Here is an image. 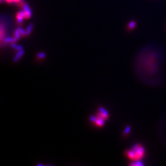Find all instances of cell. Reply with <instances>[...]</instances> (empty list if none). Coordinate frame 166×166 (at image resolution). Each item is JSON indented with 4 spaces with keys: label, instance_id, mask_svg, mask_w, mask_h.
<instances>
[{
    "label": "cell",
    "instance_id": "obj_12",
    "mask_svg": "<svg viewBox=\"0 0 166 166\" xmlns=\"http://www.w3.org/2000/svg\"><path fill=\"white\" fill-rule=\"evenodd\" d=\"M38 57L40 59H43L45 57V54L44 53H39L38 54Z\"/></svg>",
    "mask_w": 166,
    "mask_h": 166
},
{
    "label": "cell",
    "instance_id": "obj_5",
    "mask_svg": "<svg viewBox=\"0 0 166 166\" xmlns=\"http://www.w3.org/2000/svg\"><path fill=\"white\" fill-rule=\"evenodd\" d=\"M136 26V22L135 21H131L129 22L128 25V29L129 30H132L135 28V27Z\"/></svg>",
    "mask_w": 166,
    "mask_h": 166
},
{
    "label": "cell",
    "instance_id": "obj_1",
    "mask_svg": "<svg viewBox=\"0 0 166 166\" xmlns=\"http://www.w3.org/2000/svg\"><path fill=\"white\" fill-rule=\"evenodd\" d=\"M145 154V149L142 145H135L131 150L126 151V156L129 159L132 161H138L143 157Z\"/></svg>",
    "mask_w": 166,
    "mask_h": 166
},
{
    "label": "cell",
    "instance_id": "obj_8",
    "mask_svg": "<svg viewBox=\"0 0 166 166\" xmlns=\"http://www.w3.org/2000/svg\"><path fill=\"white\" fill-rule=\"evenodd\" d=\"M20 36H21V35H20V32H19V31L18 30H15V32H14V36H15V38H16V39H19L20 37Z\"/></svg>",
    "mask_w": 166,
    "mask_h": 166
},
{
    "label": "cell",
    "instance_id": "obj_15",
    "mask_svg": "<svg viewBox=\"0 0 166 166\" xmlns=\"http://www.w3.org/2000/svg\"><path fill=\"white\" fill-rule=\"evenodd\" d=\"M1 1H3V0H1Z\"/></svg>",
    "mask_w": 166,
    "mask_h": 166
},
{
    "label": "cell",
    "instance_id": "obj_11",
    "mask_svg": "<svg viewBox=\"0 0 166 166\" xmlns=\"http://www.w3.org/2000/svg\"><path fill=\"white\" fill-rule=\"evenodd\" d=\"M130 127H126V129H125V130H124V134H125V135H126V134H128L129 133V132H130Z\"/></svg>",
    "mask_w": 166,
    "mask_h": 166
},
{
    "label": "cell",
    "instance_id": "obj_7",
    "mask_svg": "<svg viewBox=\"0 0 166 166\" xmlns=\"http://www.w3.org/2000/svg\"><path fill=\"white\" fill-rule=\"evenodd\" d=\"M130 165H135V166H142V165H143V164L142 163L141 161H140L139 160L138 161H135V163H132L130 164Z\"/></svg>",
    "mask_w": 166,
    "mask_h": 166
},
{
    "label": "cell",
    "instance_id": "obj_3",
    "mask_svg": "<svg viewBox=\"0 0 166 166\" xmlns=\"http://www.w3.org/2000/svg\"><path fill=\"white\" fill-rule=\"evenodd\" d=\"M25 18L24 11H20L17 15V21L18 23H21L23 22V19Z\"/></svg>",
    "mask_w": 166,
    "mask_h": 166
},
{
    "label": "cell",
    "instance_id": "obj_14",
    "mask_svg": "<svg viewBox=\"0 0 166 166\" xmlns=\"http://www.w3.org/2000/svg\"><path fill=\"white\" fill-rule=\"evenodd\" d=\"M20 0H14V3H19Z\"/></svg>",
    "mask_w": 166,
    "mask_h": 166
},
{
    "label": "cell",
    "instance_id": "obj_13",
    "mask_svg": "<svg viewBox=\"0 0 166 166\" xmlns=\"http://www.w3.org/2000/svg\"><path fill=\"white\" fill-rule=\"evenodd\" d=\"M6 1H7V2H8V3H14V0H6Z\"/></svg>",
    "mask_w": 166,
    "mask_h": 166
},
{
    "label": "cell",
    "instance_id": "obj_6",
    "mask_svg": "<svg viewBox=\"0 0 166 166\" xmlns=\"http://www.w3.org/2000/svg\"><path fill=\"white\" fill-rule=\"evenodd\" d=\"M33 26L32 24H30L28 26V27L27 28V30H26V35H28L30 34V33L31 32V31H32L33 30Z\"/></svg>",
    "mask_w": 166,
    "mask_h": 166
},
{
    "label": "cell",
    "instance_id": "obj_2",
    "mask_svg": "<svg viewBox=\"0 0 166 166\" xmlns=\"http://www.w3.org/2000/svg\"><path fill=\"white\" fill-rule=\"evenodd\" d=\"M23 11L25 12V17L26 19H29L31 16V11L30 10L29 6L28 4H25L23 6Z\"/></svg>",
    "mask_w": 166,
    "mask_h": 166
},
{
    "label": "cell",
    "instance_id": "obj_9",
    "mask_svg": "<svg viewBox=\"0 0 166 166\" xmlns=\"http://www.w3.org/2000/svg\"><path fill=\"white\" fill-rule=\"evenodd\" d=\"M17 30H18L19 31V32H20V35H21V36H25V35H26V31H25L23 29H22V28H18V29H17Z\"/></svg>",
    "mask_w": 166,
    "mask_h": 166
},
{
    "label": "cell",
    "instance_id": "obj_10",
    "mask_svg": "<svg viewBox=\"0 0 166 166\" xmlns=\"http://www.w3.org/2000/svg\"><path fill=\"white\" fill-rule=\"evenodd\" d=\"M22 54H23V51H20V52H19V54H17V55L16 57H15V59H14V60H15V61H17V59H19V58H20V56H21V55H22Z\"/></svg>",
    "mask_w": 166,
    "mask_h": 166
},
{
    "label": "cell",
    "instance_id": "obj_4",
    "mask_svg": "<svg viewBox=\"0 0 166 166\" xmlns=\"http://www.w3.org/2000/svg\"><path fill=\"white\" fill-rule=\"evenodd\" d=\"M94 123L96 124L97 126H98V127H102V126L104 125L105 119H102V118H97V120Z\"/></svg>",
    "mask_w": 166,
    "mask_h": 166
}]
</instances>
